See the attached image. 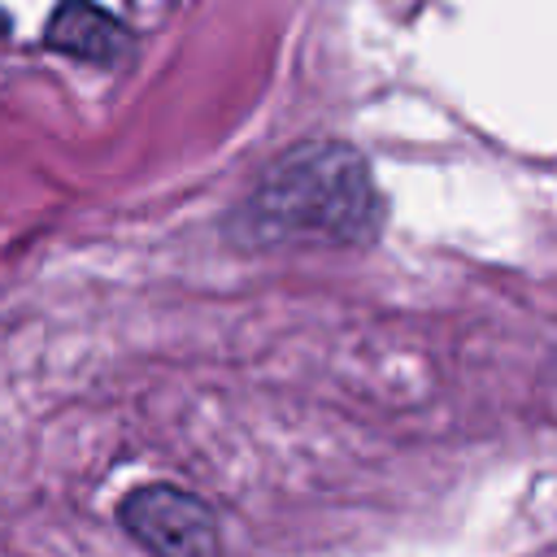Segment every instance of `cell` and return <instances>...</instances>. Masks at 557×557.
Segmentation results:
<instances>
[{
    "label": "cell",
    "mask_w": 557,
    "mask_h": 557,
    "mask_svg": "<svg viewBox=\"0 0 557 557\" xmlns=\"http://www.w3.org/2000/svg\"><path fill=\"white\" fill-rule=\"evenodd\" d=\"M117 518L131 531V540H139L152 557H213L218 553L213 513L191 492H178L165 483L135 487L122 500Z\"/></svg>",
    "instance_id": "obj_2"
},
{
    "label": "cell",
    "mask_w": 557,
    "mask_h": 557,
    "mask_svg": "<svg viewBox=\"0 0 557 557\" xmlns=\"http://www.w3.org/2000/svg\"><path fill=\"white\" fill-rule=\"evenodd\" d=\"M252 218L270 235H322L339 244L370 239L379 200L366 161L344 144H313L283 157L252 200Z\"/></svg>",
    "instance_id": "obj_1"
},
{
    "label": "cell",
    "mask_w": 557,
    "mask_h": 557,
    "mask_svg": "<svg viewBox=\"0 0 557 557\" xmlns=\"http://www.w3.org/2000/svg\"><path fill=\"white\" fill-rule=\"evenodd\" d=\"M44 39L65 52V57H78V61H96V65H109L117 61L126 48H131V35L117 17H109L100 4L91 0H61Z\"/></svg>",
    "instance_id": "obj_3"
}]
</instances>
